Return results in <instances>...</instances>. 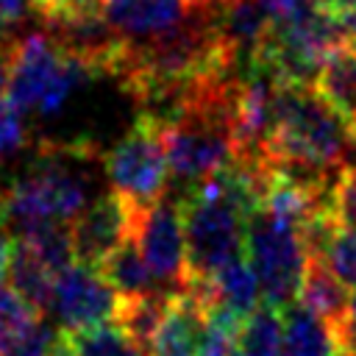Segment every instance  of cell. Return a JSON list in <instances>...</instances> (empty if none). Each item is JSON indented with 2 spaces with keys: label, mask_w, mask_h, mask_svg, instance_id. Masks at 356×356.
Returning a JSON list of instances; mask_svg holds the SVG:
<instances>
[{
  "label": "cell",
  "mask_w": 356,
  "mask_h": 356,
  "mask_svg": "<svg viewBox=\"0 0 356 356\" xmlns=\"http://www.w3.org/2000/svg\"><path fill=\"white\" fill-rule=\"evenodd\" d=\"M89 147L44 145L0 195V222L22 236L44 222H72L89 203Z\"/></svg>",
  "instance_id": "6da1fadb"
},
{
  "label": "cell",
  "mask_w": 356,
  "mask_h": 356,
  "mask_svg": "<svg viewBox=\"0 0 356 356\" xmlns=\"http://www.w3.org/2000/svg\"><path fill=\"white\" fill-rule=\"evenodd\" d=\"M353 125L339 114L317 86H278L275 120L264 147V161H303L317 167H342Z\"/></svg>",
  "instance_id": "7a4b0ae2"
},
{
  "label": "cell",
  "mask_w": 356,
  "mask_h": 356,
  "mask_svg": "<svg viewBox=\"0 0 356 356\" xmlns=\"http://www.w3.org/2000/svg\"><path fill=\"white\" fill-rule=\"evenodd\" d=\"M92 75V67L75 56L61 53L44 31L22 33L14 42L8 97L25 114L53 117Z\"/></svg>",
  "instance_id": "3957f363"
},
{
  "label": "cell",
  "mask_w": 356,
  "mask_h": 356,
  "mask_svg": "<svg viewBox=\"0 0 356 356\" xmlns=\"http://www.w3.org/2000/svg\"><path fill=\"white\" fill-rule=\"evenodd\" d=\"M245 256L259 278L264 303L284 309L298 300L309 250L295 222L267 211L264 206L253 209L245 228Z\"/></svg>",
  "instance_id": "277c9868"
},
{
  "label": "cell",
  "mask_w": 356,
  "mask_h": 356,
  "mask_svg": "<svg viewBox=\"0 0 356 356\" xmlns=\"http://www.w3.org/2000/svg\"><path fill=\"white\" fill-rule=\"evenodd\" d=\"M100 164L108 186L131 206L145 209L156 203L170 186L164 125L150 114H139L128 134L100 156Z\"/></svg>",
  "instance_id": "5b68a950"
},
{
  "label": "cell",
  "mask_w": 356,
  "mask_h": 356,
  "mask_svg": "<svg viewBox=\"0 0 356 356\" xmlns=\"http://www.w3.org/2000/svg\"><path fill=\"white\" fill-rule=\"evenodd\" d=\"M134 234L161 292L167 295L184 292L189 281V270H186V236H184L178 197L164 192V197H159L156 203L136 209Z\"/></svg>",
  "instance_id": "8992f818"
},
{
  "label": "cell",
  "mask_w": 356,
  "mask_h": 356,
  "mask_svg": "<svg viewBox=\"0 0 356 356\" xmlns=\"http://www.w3.org/2000/svg\"><path fill=\"white\" fill-rule=\"evenodd\" d=\"M117 309L120 295L97 267L72 261L56 273L50 314L56 317V325L61 331L75 334L100 323H111L117 317Z\"/></svg>",
  "instance_id": "52a82bcc"
},
{
  "label": "cell",
  "mask_w": 356,
  "mask_h": 356,
  "mask_svg": "<svg viewBox=\"0 0 356 356\" xmlns=\"http://www.w3.org/2000/svg\"><path fill=\"white\" fill-rule=\"evenodd\" d=\"M134 222H136V206H131L122 195H117L114 189L97 195L70 222L75 261L100 267L103 259L134 234Z\"/></svg>",
  "instance_id": "ba28073f"
},
{
  "label": "cell",
  "mask_w": 356,
  "mask_h": 356,
  "mask_svg": "<svg viewBox=\"0 0 356 356\" xmlns=\"http://www.w3.org/2000/svg\"><path fill=\"white\" fill-rule=\"evenodd\" d=\"M209 325V306L192 292H175L159 323L147 356H200Z\"/></svg>",
  "instance_id": "9c48e42d"
},
{
  "label": "cell",
  "mask_w": 356,
  "mask_h": 356,
  "mask_svg": "<svg viewBox=\"0 0 356 356\" xmlns=\"http://www.w3.org/2000/svg\"><path fill=\"white\" fill-rule=\"evenodd\" d=\"M217 28L228 50L234 53L239 72L248 75L273 31L270 14L259 0H225L222 6H217Z\"/></svg>",
  "instance_id": "30bf717a"
},
{
  "label": "cell",
  "mask_w": 356,
  "mask_h": 356,
  "mask_svg": "<svg viewBox=\"0 0 356 356\" xmlns=\"http://www.w3.org/2000/svg\"><path fill=\"white\" fill-rule=\"evenodd\" d=\"M103 14L125 42H147L175 28L186 14V0H103Z\"/></svg>",
  "instance_id": "8fae6325"
},
{
  "label": "cell",
  "mask_w": 356,
  "mask_h": 356,
  "mask_svg": "<svg viewBox=\"0 0 356 356\" xmlns=\"http://www.w3.org/2000/svg\"><path fill=\"white\" fill-rule=\"evenodd\" d=\"M281 356H339V339L334 325L300 300H292L281 309Z\"/></svg>",
  "instance_id": "7c38bea8"
},
{
  "label": "cell",
  "mask_w": 356,
  "mask_h": 356,
  "mask_svg": "<svg viewBox=\"0 0 356 356\" xmlns=\"http://www.w3.org/2000/svg\"><path fill=\"white\" fill-rule=\"evenodd\" d=\"M209 309H225L242 320H248L259 306H261V286L259 278L248 261V256H234L225 261L220 270L209 275Z\"/></svg>",
  "instance_id": "4fadbf2b"
},
{
  "label": "cell",
  "mask_w": 356,
  "mask_h": 356,
  "mask_svg": "<svg viewBox=\"0 0 356 356\" xmlns=\"http://www.w3.org/2000/svg\"><path fill=\"white\" fill-rule=\"evenodd\" d=\"M8 281L11 286L42 314L47 317L50 303H53V281L56 273L44 264V259L31 248L25 239L11 242V256H8Z\"/></svg>",
  "instance_id": "5bb4252c"
},
{
  "label": "cell",
  "mask_w": 356,
  "mask_h": 356,
  "mask_svg": "<svg viewBox=\"0 0 356 356\" xmlns=\"http://www.w3.org/2000/svg\"><path fill=\"white\" fill-rule=\"evenodd\" d=\"M97 270L117 289L120 298H136V295H147V292H161L156 275L150 273V267H147V261L142 256L136 234H131L120 248H114L103 259V264Z\"/></svg>",
  "instance_id": "9a60e30c"
},
{
  "label": "cell",
  "mask_w": 356,
  "mask_h": 356,
  "mask_svg": "<svg viewBox=\"0 0 356 356\" xmlns=\"http://www.w3.org/2000/svg\"><path fill=\"white\" fill-rule=\"evenodd\" d=\"M298 300L303 306H309L314 314H320L323 320H328L334 325V331H337V325L342 323V317L348 312L350 292L320 259H309Z\"/></svg>",
  "instance_id": "2e32d148"
},
{
  "label": "cell",
  "mask_w": 356,
  "mask_h": 356,
  "mask_svg": "<svg viewBox=\"0 0 356 356\" xmlns=\"http://www.w3.org/2000/svg\"><path fill=\"white\" fill-rule=\"evenodd\" d=\"M314 86L356 128V44H345L331 53Z\"/></svg>",
  "instance_id": "e0dca14e"
},
{
  "label": "cell",
  "mask_w": 356,
  "mask_h": 356,
  "mask_svg": "<svg viewBox=\"0 0 356 356\" xmlns=\"http://www.w3.org/2000/svg\"><path fill=\"white\" fill-rule=\"evenodd\" d=\"M170 298L172 295H167V292H147V295H136V298H120V309H117L114 323L134 342H139L147 350V345H150L159 323L167 314Z\"/></svg>",
  "instance_id": "ac0fdd59"
},
{
  "label": "cell",
  "mask_w": 356,
  "mask_h": 356,
  "mask_svg": "<svg viewBox=\"0 0 356 356\" xmlns=\"http://www.w3.org/2000/svg\"><path fill=\"white\" fill-rule=\"evenodd\" d=\"M284 323L281 309L261 303L239 331V356H281Z\"/></svg>",
  "instance_id": "d6986e66"
},
{
  "label": "cell",
  "mask_w": 356,
  "mask_h": 356,
  "mask_svg": "<svg viewBox=\"0 0 356 356\" xmlns=\"http://www.w3.org/2000/svg\"><path fill=\"white\" fill-rule=\"evenodd\" d=\"M70 342L78 356H147V350L134 342L114 320L75 331L70 334Z\"/></svg>",
  "instance_id": "ffe728a7"
},
{
  "label": "cell",
  "mask_w": 356,
  "mask_h": 356,
  "mask_svg": "<svg viewBox=\"0 0 356 356\" xmlns=\"http://www.w3.org/2000/svg\"><path fill=\"white\" fill-rule=\"evenodd\" d=\"M39 320L42 314L14 286L0 284V353L22 334H28Z\"/></svg>",
  "instance_id": "44dd1931"
},
{
  "label": "cell",
  "mask_w": 356,
  "mask_h": 356,
  "mask_svg": "<svg viewBox=\"0 0 356 356\" xmlns=\"http://www.w3.org/2000/svg\"><path fill=\"white\" fill-rule=\"evenodd\" d=\"M348 289H356V228L337 225L328 236L323 253L317 256Z\"/></svg>",
  "instance_id": "7402d4cb"
},
{
  "label": "cell",
  "mask_w": 356,
  "mask_h": 356,
  "mask_svg": "<svg viewBox=\"0 0 356 356\" xmlns=\"http://www.w3.org/2000/svg\"><path fill=\"white\" fill-rule=\"evenodd\" d=\"M25 142H28V131H25L22 108L11 97L0 95V156L22 150Z\"/></svg>",
  "instance_id": "603a6c76"
},
{
  "label": "cell",
  "mask_w": 356,
  "mask_h": 356,
  "mask_svg": "<svg viewBox=\"0 0 356 356\" xmlns=\"http://www.w3.org/2000/svg\"><path fill=\"white\" fill-rule=\"evenodd\" d=\"M58 331H61L58 325L53 328V325H47L44 317H42L28 334H22L17 342H11L0 356H50V348H53Z\"/></svg>",
  "instance_id": "cb8c5ba5"
},
{
  "label": "cell",
  "mask_w": 356,
  "mask_h": 356,
  "mask_svg": "<svg viewBox=\"0 0 356 356\" xmlns=\"http://www.w3.org/2000/svg\"><path fill=\"white\" fill-rule=\"evenodd\" d=\"M331 209L337 214V220L348 228H356V178L342 172L337 189H334V200H331Z\"/></svg>",
  "instance_id": "d4e9b609"
},
{
  "label": "cell",
  "mask_w": 356,
  "mask_h": 356,
  "mask_svg": "<svg viewBox=\"0 0 356 356\" xmlns=\"http://www.w3.org/2000/svg\"><path fill=\"white\" fill-rule=\"evenodd\" d=\"M264 6V11L270 14L273 25H284V22H292L298 19L300 14H306L309 8L317 6V0H259Z\"/></svg>",
  "instance_id": "484cf974"
},
{
  "label": "cell",
  "mask_w": 356,
  "mask_h": 356,
  "mask_svg": "<svg viewBox=\"0 0 356 356\" xmlns=\"http://www.w3.org/2000/svg\"><path fill=\"white\" fill-rule=\"evenodd\" d=\"M31 11L36 14V0H0V31L11 33V28L22 22Z\"/></svg>",
  "instance_id": "4316f807"
},
{
  "label": "cell",
  "mask_w": 356,
  "mask_h": 356,
  "mask_svg": "<svg viewBox=\"0 0 356 356\" xmlns=\"http://www.w3.org/2000/svg\"><path fill=\"white\" fill-rule=\"evenodd\" d=\"M337 339H339V350H342V353L356 356V289L350 292L348 312H345L342 323L337 325Z\"/></svg>",
  "instance_id": "83f0119b"
},
{
  "label": "cell",
  "mask_w": 356,
  "mask_h": 356,
  "mask_svg": "<svg viewBox=\"0 0 356 356\" xmlns=\"http://www.w3.org/2000/svg\"><path fill=\"white\" fill-rule=\"evenodd\" d=\"M58 11H103V0H36V17Z\"/></svg>",
  "instance_id": "f1b7e54d"
},
{
  "label": "cell",
  "mask_w": 356,
  "mask_h": 356,
  "mask_svg": "<svg viewBox=\"0 0 356 356\" xmlns=\"http://www.w3.org/2000/svg\"><path fill=\"white\" fill-rule=\"evenodd\" d=\"M6 231L8 228L0 222V284L8 275V256H11V242H8V234Z\"/></svg>",
  "instance_id": "f546056e"
},
{
  "label": "cell",
  "mask_w": 356,
  "mask_h": 356,
  "mask_svg": "<svg viewBox=\"0 0 356 356\" xmlns=\"http://www.w3.org/2000/svg\"><path fill=\"white\" fill-rule=\"evenodd\" d=\"M50 356H78V350L72 348L67 331H58V337H56V342H53V348H50Z\"/></svg>",
  "instance_id": "4dcf8cb0"
},
{
  "label": "cell",
  "mask_w": 356,
  "mask_h": 356,
  "mask_svg": "<svg viewBox=\"0 0 356 356\" xmlns=\"http://www.w3.org/2000/svg\"><path fill=\"white\" fill-rule=\"evenodd\" d=\"M317 3H320L323 8L339 14V17H348V14L356 11V0H317Z\"/></svg>",
  "instance_id": "1f68e13d"
},
{
  "label": "cell",
  "mask_w": 356,
  "mask_h": 356,
  "mask_svg": "<svg viewBox=\"0 0 356 356\" xmlns=\"http://www.w3.org/2000/svg\"><path fill=\"white\" fill-rule=\"evenodd\" d=\"M342 167H345V172H348V175H353V178H356V131H353V136H350V142H348V147H345Z\"/></svg>",
  "instance_id": "d6a6232c"
},
{
  "label": "cell",
  "mask_w": 356,
  "mask_h": 356,
  "mask_svg": "<svg viewBox=\"0 0 356 356\" xmlns=\"http://www.w3.org/2000/svg\"><path fill=\"white\" fill-rule=\"evenodd\" d=\"M225 0H186V6H209V8H214V6H222Z\"/></svg>",
  "instance_id": "836d02e7"
},
{
  "label": "cell",
  "mask_w": 356,
  "mask_h": 356,
  "mask_svg": "<svg viewBox=\"0 0 356 356\" xmlns=\"http://www.w3.org/2000/svg\"><path fill=\"white\" fill-rule=\"evenodd\" d=\"M339 356H348V353H342V350H339Z\"/></svg>",
  "instance_id": "e575fe53"
},
{
  "label": "cell",
  "mask_w": 356,
  "mask_h": 356,
  "mask_svg": "<svg viewBox=\"0 0 356 356\" xmlns=\"http://www.w3.org/2000/svg\"><path fill=\"white\" fill-rule=\"evenodd\" d=\"M0 33H3V31H0Z\"/></svg>",
  "instance_id": "d590c367"
}]
</instances>
